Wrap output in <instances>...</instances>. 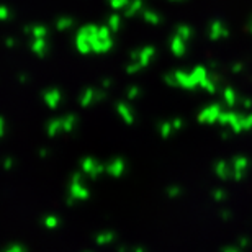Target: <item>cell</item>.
Returning <instances> with one entry per match:
<instances>
[{"label": "cell", "mask_w": 252, "mask_h": 252, "mask_svg": "<svg viewBox=\"0 0 252 252\" xmlns=\"http://www.w3.org/2000/svg\"><path fill=\"white\" fill-rule=\"evenodd\" d=\"M249 169V160L244 156H239V158H234L231 160V170H233V179L234 180H241L246 175Z\"/></svg>", "instance_id": "obj_1"}, {"label": "cell", "mask_w": 252, "mask_h": 252, "mask_svg": "<svg viewBox=\"0 0 252 252\" xmlns=\"http://www.w3.org/2000/svg\"><path fill=\"white\" fill-rule=\"evenodd\" d=\"M223 110H221L220 105H211V107L205 108L203 112L200 113V122L203 123H213V122H218Z\"/></svg>", "instance_id": "obj_2"}, {"label": "cell", "mask_w": 252, "mask_h": 252, "mask_svg": "<svg viewBox=\"0 0 252 252\" xmlns=\"http://www.w3.org/2000/svg\"><path fill=\"white\" fill-rule=\"evenodd\" d=\"M215 174L218 175V179H221V180L233 179L231 162H228V160H220V162H216V165H215Z\"/></svg>", "instance_id": "obj_3"}, {"label": "cell", "mask_w": 252, "mask_h": 252, "mask_svg": "<svg viewBox=\"0 0 252 252\" xmlns=\"http://www.w3.org/2000/svg\"><path fill=\"white\" fill-rule=\"evenodd\" d=\"M228 36V28L223 23H213L210 27V38L211 39H223Z\"/></svg>", "instance_id": "obj_4"}, {"label": "cell", "mask_w": 252, "mask_h": 252, "mask_svg": "<svg viewBox=\"0 0 252 252\" xmlns=\"http://www.w3.org/2000/svg\"><path fill=\"white\" fill-rule=\"evenodd\" d=\"M223 100H224V103L228 105V107H234L236 102H238V97H236V92L233 89H224Z\"/></svg>", "instance_id": "obj_5"}, {"label": "cell", "mask_w": 252, "mask_h": 252, "mask_svg": "<svg viewBox=\"0 0 252 252\" xmlns=\"http://www.w3.org/2000/svg\"><path fill=\"white\" fill-rule=\"evenodd\" d=\"M252 129V115H246L243 118V131Z\"/></svg>", "instance_id": "obj_6"}, {"label": "cell", "mask_w": 252, "mask_h": 252, "mask_svg": "<svg viewBox=\"0 0 252 252\" xmlns=\"http://www.w3.org/2000/svg\"><path fill=\"white\" fill-rule=\"evenodd\" d=\"M224 196H226L224 190H215V191H213V198H215L216 201H221V200H224Z\"/></svg>", "instance_id": "obj_7"}, {"label": "cell", "mask_w": 252, "mask_h": 252, "mask_svg": "<svg viewBox=\"0 0 252 252\" xmlns=\"http://www.w3.org/2000/svg\"><path fill=\"white\" fill-rule=\"evenodd\" d=\"M251 32H252V25H251Z\"/></svg>", "instance_id": "obj_8"}]
</instances>
